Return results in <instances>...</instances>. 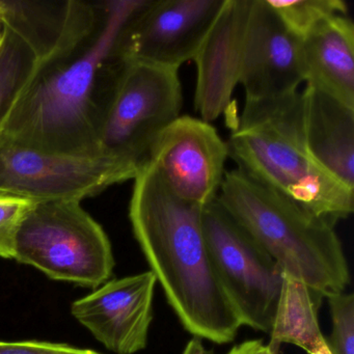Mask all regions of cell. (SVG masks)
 <instances>
[{
    "instance_id": "obj_23",
    "label": "cell",
    "mask_w": 354,
    "mask_h": 354,
    "mask_svg": "<svg viewBox=\"0 0 354 354\" xmlns=\"http://www.w3.org/2000/svg\"><path fill=\"white\" fill-rule=\"evenodd\" d=\"M183 354H214V352L210 351L203 345L202 339L194 337L188 342Z\"/></svg>"
},
{
    "instance_id": "obj_6",
    "label": "cell",
    "mask_w": 354,
    "mask_h": 354,
    "mask_svg": "<svg viewBox=\"0 0 354 354\" xmlns=\"http://www.w3.org/2000/svg\"><path fill=\"white\" fill-rule=\"evenodd\" d=\"M14 260L55 281L93 289L109 281L115 268L106 233L76 201L35 205L18 232Z\"/></svg>"
},
{
    "instance_id": "obj_25",
    "label": "cell",
    "mask_w": 354,
    "mask_h": 354,
    "mask_svg": "<svg viewBox=\"0 0 354 354\" xmlns=\"http://www.w3.org/2000/svg\"><path fill=\"white\" fill-rule=\"evenodd\" d=\"M314 354H331L330 350H329L328 346L326 345L323 346L322 348H321L320 350H318V351L315 352Z\"/></svg>"
},
{
    "instance_id": "obj_17",
    "label": "cell",
    "mask_w": 354,
    "mask_h": 354,
    "mask_svg": "<svg viewBox=\"0 0 354 354\" xmlns=\"http://www.w3.org/2000/svg\"><path fill=\"white\" fill-rule=\"evenodd\" d=\"M322 296L313 291L304 281L283 273L281 295L275 310L268 346L279 354L281 344L297 346L314 354L326 345L318 321Z\"/></svg>"
},
{
    "instance_id": "obj_11",
    "label": "cell",
    "mask_w": 354,
    "mask_h": 354,
    "mask_svg": "<svg viewBox=\"0 0 354 354\" xmlns=\"http://www.w3.org/2000/svg\"><path fill=\"white\" fill-rule=\"evenodd\" d=\"M302 82L301 40L287 30L266 0H252L239 77L245 100L294 94Z\"/></svg>"
},
{
    "instance_id": "obj_12",
    "label": "cell",
    "mask_w": 354,
    "mask_h": 354,
    "mask_svg": "<svg viewBox=\"0 0 354 354\" xmlns=\"http://www.w3.org/2000/svg\"><path fill=\"white\" fill-rule=\"evenodd\" d=\"M156 283L150 270L107 281L74 301L72 315L107 349L136 353L148 344Z\"/></svg>"
},
{
    "instance_id": "obj_3",
    "label": "cell",
    "mask_w": 354,
    "mask_h": 354,
    "mask_svg": "<svg viewBox=\"0 0 354 354\" xmlns=\"http://www.w3.org/2000/svg\"><path fill=\"white\" fill-rule=\"evenodd\" d=\"M227 148L238 169L313 214L335 223L353 213V190L325 173L306 151L301 93L245 100Z\"/></svg>"
},
{
    "instance_id": "obj_7",
    "label": "cell",
    "mask_w": 354,
    "mask_h": 354,
    "mask_svg": "<svg viewBox=\"0 0 354 354\" xmlns=\"http://www.w3.org/2000/svg\"><path fill=\"white\" fill-rule=\"evenodd\" d=\"M203 230L217 277L240 323L270 333L283 269L217 198L203 209Z\"/></svg>"
},
{
    "instance_id": "obj_26",
    "label": "cell",
    "mask_w": 354,
    "mask_h": 354,
    "mask_svg": "<svg viewBox=\"0 0 354 354\" xmlns=\"http://www.w3.org/2000/svg\"><path fill=\"white\" fill-rule=\"evenodd\" d=\"M3 12H5V7H3V1H0V17L3 16Z\"/></svg>"
},
{
    "instance_id": "obj_22",
    "label": "cell",
    "mask_w": 354,
    "mask_h": 354,
    "mask_svg": "<svg viewBox=\"0 0 354 354\" xmlns=\"http://www.w3.org/2000/svg\"><path fill=\"white\" fill-rule=\"evenodd\" d=\"M227 354H273L262 339H250L232 348Z\"/></svg>"
},
{
    "instance_id": "obj_21",
    "label": "cell",
    "mask_w": 354,
    "mask_h": 354,
    "mask_svg": "<svg viewBox=\"0 0 354 354\" xmlns=\"http://www.w3.org/2000/svg\"><path fill=\"white\" fill-rule=\"evenodd\" d=\"M0 354H101L90 349H80L67 344L49 342H0Z\"/></svg>"
},
{
    "instance_id": "obj_4",
    "label": "cell",
    "mask_w": 354,
    "mask_h": 354,
    "mask_svg": "<svg viewBox=\"0 0 354 354\" xmlns=\"http://www.w3.org/2000/svg\"><path fill=\"white\" fill-rule=\"evenodd\" d=\"M217 201L283 273L322 297L343 293L350 271L335 223L313 214L240 169L225 171Z\"/></svg>"
},
{
    "instance_id": "obj_24",
    "label": "cell",
    "mask_w": 354,
    "mask_h": 354,
    "mask_svg": "<svg viewBox=\"0 0 354 354\" xmlns=\"http://www.w3.org/2000/svg\"><path fill=\"white\" fill-rule=\"evenodd\" d=\"M6 36H7V30H6L5 24H3L1 17H0V50L3 48V43H5Z\"/></svg>"
},
{
    "instance_id": "obj_1",
    "label": "cell",
    "mask_w": 354,
    "mask_h": 354,
    "mask_svg": "<svg viewBox=\"0 0 354 354\" xmlns=\"http://www.w3.org/2000/svg\"><path fill=\"white\" fill-rule=\"evenodd\" d=\"M145 1H69L55 44L39 57L0 123V138L44 152L102 155L97 124L120 63L115 46Z\"/></svg>"
},
{
    "instance_id": "obj_16",
    "label": "cell",
    "mask_w": 354,
    "mask_h": 354,
    "mask_svg": "<svg viewBox=\"0 0 354 354\" xmlns=\"http://www.w3.org/2000/svg\"><path fill=\"white\" fill-rule=\"evenodd\" d=\"M3 6L7 36L0 50V123L39 57L55 42V35L26 14L18 1H3Z\"/></svg>"
},
{
    "instance_id": "obj_20",
    "label": "cell",
    "mask_w": 354,
    "mask_h": 354,
    "mask_svg": "<svg viewBox=\"0 0 354 354\" xmlns=\"http://www.w3.org/2000/svg\"><path fill=\"white\" fill-rule=\"evenodd\" d=\"M36 204L28 198L0 192V258L14 259L18 232Z\"/></svg>"
},
{
    "instance_id": "obj_8",
    "label": "cell",
    "mask_w": 354,
    "mask_h": 354,
    "mask_svg": "<svg viewBox=\"0 0 354 354\" xmlns=\"http://www.w3.org/2000/svg\"><path fill=\"white\" fill-rule=\"evenodd\" d=\"M134 179L103 155L44 152L0 138V192L32 202L82 200Z\"/></svg>"
},
{
    "instance_id": "obj_19",
    "label": "cell",
    "mask_w": 354,
    "mask_h": 354,
    "mask_svg": "<svg viewBox=\"0 0 354 354\" xmlns=\"http://www.w3.org/2000/svg\"><path fill=\"white\" fill-rule=\"evenodd\" d=\"M327 299L333 322L327 346L331 354H354V295L343 292Z\"/></svg>"
},
{
    "instance_id": "obj_15",
    "label": "cell",
    "mask_w": 354,
    "mask_h": 354,
    "mask_svg": "<svg viewBox=\"0 0 354 354\" xmlns=\"http://www.w3.org/2000/svg\"><path fill=\"white\" fill-rule=\"evenodd\" d=\"M306 86L354 109V26L348 15L325 20L301 40Z\"/></svg>"
},
{
    "instance_id": "obj_2",
    "label": "cell",
    "mask_w": 354,
    "mask_h": 354,
    "mask_svg": "<svg viewBox=\"0 0 354 354\" xmlns=\"http://www.w3.org/2000/svg\"><path fill=\"white\" fill-rule=\"evenodd\" d=\"M133 180L130 223L169 306L194 337L233 341L242 325L211 260L204 207L175 196L150 163Z\"/></svg>"
},
{
    "instance_id": "obj_13",
    "label": "cell",
    "mask_w": 354,
    "mask_h": 354,
    "mask_svg": "<svg viewBox=\"0 0 354 354\" xmlns=\"http://www.w3.org/2000/svg\"><path fill=\"white\" fill-rule=\"evenodd\" d=\"M252 0H225L223 10L194 57V104L203 121L210 123L229 109L239 84L242 46Z\"/></svg>"
},
{
    "instance_id": "obj_10",
    "label": "cell",
    "mask_w": 354,
    "mask_h": 354,
    "mask_svg": "<svg viewBox=\"0 0 354 354\" xmlns=\"http://www.w3.org/2000/svg\"><path fill=\"white\" fill-rule=\"evenodd\" d=\"M227 144L210 123L180 115L162 132L149 162L178 198L205 207L218 196Z\"/></svg>"
},
{
    "instance_id": "obj_18",
    "label": "cell",
    "mask_w": 354,
    "mask_h": 354,
    "mask_svg": "<svg viewBox=\"0 0 354 354\" xmlns=\"http://www.w3.org/2000/svg\"><path fill=\"white\" fill-rule=\"evenodd\" d=\"M290 32L302 40L319 24L337 15H347L341 0H266Z\"/></svg>"
},
{
    "instance_id": "obj_5",
    "label": "cell",
    "mask_w": 354,
    "mask_h": 354,
    "mask_svg": "<svg viewBox=\"0 0 354 354\" xmlns=\"http://www.w3.org/2000/svg\"><path fill=\"white\" fill-rule=\"evenodd\" d=\"M182 102L178 70L122 63L99 111L101 154L136 178L161 132L180 117Z\"/></svg>"
},
{
    "instance_id": "obj_14",
    "label": "cell",
    "mask_w": 354,
    "mask_h": 354,
    "mask_svg": "<svg viewBox=\"0 0 354 354\" xmlns=\"http://www.w3.org/2000/svg\"><path fill=\"white\" fill-rule=\"evenodd\" d=\"M302 131L310 158L354 192V109L306 86L301 93Z\"/></svg>"
},
{
    "instance_id": "obj_9",
    "label": "cell",
    "mask_w": 354,
    "mask_h": 354,
    "mask_svg": "<svg viewBox=\"0 0 354 354\" xmlns=\"http://www.w3.org/2000/svg\"><path fill=\"white\" fill-rule=\"evenodd\" d=\"M225 0H146L120 35L123 63L178 70L194 61Z\"/></svg>"
}]
</instances>
